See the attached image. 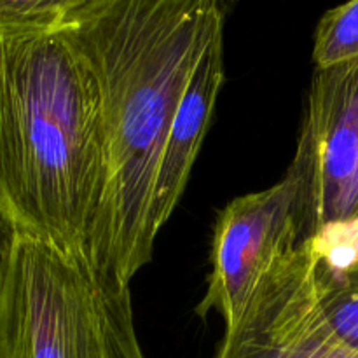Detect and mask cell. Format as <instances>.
<instances>
[{
  "label": "cell",
  "mask_w": 358,
  "mask_h": 358,
  "mask_svg": "<svg viewBox=\"0 0 358 358\" xmlns=\"http://www.w3.org/2000/svg\"><path fill=\"white\" fill-rule=\"evenodd\" d=\"M101 93L107 191L91 262L129 287L150 262V203L168 133L203 52L224 34L215 0H77L65 24Z\"/></svg>",
  "instance_id": "6da1fadb"
},
{
  "label": "cell",
  "mask_w": 358,
  "mask_h": 358,
  "mask_svg": "<svg viewBox=\"0 0 358 358\" xmlns=\"http://www.w3.org/2000/svg\"><path fill=\"white\" fill-rule=\"evenodd\" d=\"M105 191L101 93L87 56L65 27L0 28V222L90 259Z\"/></svg>",
  "instance_id": "7a4b0ae2"
},
{
  "label": "cell",
  "mask_w": 358,
  "mask_h": 358,
  "mask_svg": "<svg viewBox=\"0 0 358 358\" xmlns=\"http://www.w3.org/2000/svg\"><path fill=\"white\" fill-rule=\"evenodd\" d=\"M0 358H145L129 287L0 222Z\"/></svg>",
  "instance_id": "3957f363"
},
{
  "label": "cell",
  "mask_w": 358,
  "mask_h": 358,
  "mask_svg": "<svg viewBox=\"0 0 358 358\" xmlns=\"http://www.w3.org/2000/svg\"><path fill=\"white\" fill-rule=\"evenodd\" d=\"M306 240L303 178L290 163L280 182L234 198L217 217L212 273L196 313H219L226 331L243 318L266 273L282 255Z\"/></svg>",
  "instance_id": "277c9868"
},
{
  "label": "cell",
  "mask_w": 358,
  "mask_h": 358,
  "mask_svg": "<svg viewBox=\"0 0 358 358\" xmlns=\"http://www.w3.org/2000/svg\"><path fill=\"white\" fill-rule=\"evenodd\" d=\"M215 358H358L320 308L313 241L304 240L271 266Z\"/></svg>",
  "instance_id": "5b68a950"
},
{
  "label": "cell",
  "mask_w": 358,
  "mask_h": 358,
  "mask_svg": "<svg viewBox=\"0 0 358 358\" xmlns=\"http://www.w3.org/2000/svg\"><path fill=\"white\" fill-rule=\"evenodd\" d=\"M292 164L303 178L311 240L348 213L358 164V59L315 70Z\"/></svg>",
  "instance_id": "8992f818"
},
{
  "label": "cell",
  "mask_w": 358,
  "mask_h": 358,
  "mask_svg": "<svg viewBox=\"0 0 358 358\" xmlns=\"http://www.w3.org/2000/svg\"><path fill=\"white\" fill-rule=\"evenodd\" d=\"M222 84L224 34H220L210 42L196 65L168 133L150 203V227L154 236L170 220L184 194Z\"/></svg>",
  "instance_id": "52a82bcc"
},
{
  "label": "cell",
  "mask_w": 358,
  "mask_h": 358,
  "mask_svg": "<svg viewBox=\"0 0 358 358\" xmlns=\"http://www.w3.org/2000/svg\"><path fill=\"white\" fill-rule=\"evenodd\" d=\"M317 290L332 331L358 350V262L334 269L320 264L317 257Z\"/></svg>",
  "instance_id": "ba28073f"
},
{
  "label": "cell",
  "mask_w": 358,
  "mask_h": 358,
  "mask_svg": "<svg viewBox=\"0 0 358 358\" xmlns=\"http://www.w3.org/2000/svg\"><path fill=\"white\" fill-rule=\"evenodd\" d=\"M313 59L317 69L358 59V0L334 7L322 16L315 31Z\"/></svg>",
  "instance_id": "9c48e42d"
},
{
  "label": "cell",
  "mask_w": 358,
  "mask_h": 358,
  "mask_svg": "<svg viewBox=\"0 0 358 358\" xmlns=\"http://www.w3.org/2000/svg\"><path fill=\"white\" fill-rule=\"evenodd\" d=\"M77 0H0V28L59 30Z\"/></svg>",
  "instance_id": "30bf717a"
},
{
  "label": "cell",
  "mask_w": 358,
  "mask_h": 358,
  "mask_svg": "<svg viewBox=\"0 0 358 358\" xmlns=\"http://www.w3.org/2000/svg\"><path fill=\"white\" fill-rule=\"evenodd\" d=\"M313 241L318 262L334 269L358 262V219L343 220L324 227Z\"/></svg>",
  "instance_id": "8fae6325"
},
{
  "label": "cell",
  "mask_w": 358,
  "mask_h": 358,
  "mask_svg": "<svg viewBox=\"0 0 358 358\" xmlns=\"http://www.w3.org/2000/svg\"><path fill=\"white\" fill-rule=\"evenodd\" d=\"M358 219V164L355 171V178L352 184V192H350V201H348V213H346V220Z\"/></svg>",
  "instance_id": "7c38bea8"
}]
</instances>
